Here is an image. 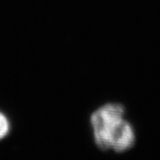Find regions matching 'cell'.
Here are the masks:
<instances>
[{
	"mask_svg": "<svg viewBox=\"0 0 160 160\" xmlns=\"http://www.w3.org/2000/svg\"><path fill=\"white\" fill-rule=\"evenodd\" d=\"M126 116V108L121 103H106L94 110L90 118L93 142L102 151H109V139L115 128Z\"/></svg>",
	"mask_w": 160,
	"mask_h": 160,
	"instance_id": "6da1fadb",
	"label": "cell"
},
{
	"mask_svg": "<svg viewBox=\"0 0 160 160\" xmlns=\"http://www.w3.org/2000/svg\"><path fill=\"white\" fill-rule=\"evenodd\" d=\"M136 142L135 130L132 124L126 119L120 122L111 133L109 140V151L116 153H125L132 149Z\"/></svg>",
	"mask_w": 160,
	"mask_h": 160,
	"instance_id": "7a4b0ae2",
	"label": "cell"
},
{
	"mask_svg": "<svg viewBox=\"0 0 160 160\" xmlns=\"http://www.w3.org/2000/svg\"><path fill=\"white\" fill-rule=\"evenodd\" d=\"M10 129V121L6 115L0 111V141L4 140L9 134Z\"/></svg>",
	"mask_w": 160,
	"mask_h": 160,
	"instance_id": "3957f363",
	"label": "cell"
}]
</instances>
